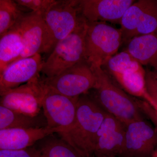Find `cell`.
<instances>
[{"mask_svg":"<svg viewBox=\"0 0 157 157\" xmlns=\"http://www.w3.org/2000/svg\"><path fill=\"white\" fill-rule=\"evenodd\" d=\"M107 112L88 94L79 96L76 119L67 132L57 134L83 157H93L98 132Z\"/></svg>","mask_w":157,"mask_h":157,"instance_id":"6da1fadb","label":"cell"},{"mask_svg":"<svg viewBox=\"0 0 157 157\" xmlns=\"http://www.w3.org/2000/svg\"><path fill=\"white\" fill-rule=\"evenodd\" d=\"M97 79L89 95L107 113L123 123L146 120L137 104V98L130 95L114 83L109 74L99 67H91Z\"/></svg>","mask_w":157,"mask_h":157,"instance_id":"7a4b0ae2","label":"cell"},{"mask_svg":"<svg viewBox=\"0 0 157 157\" xmlns=\"http://www.w3.org/2000/svg\"><path fill=\"white\" fill-rule=\"evenodd\" d=\"M87 21L81 16L75 29L59 42L46 61H43L42 72L46 77H52L85 60V40Z\"/></svg>","mask_w":157,"mask_h":157,"instance_id":"3957f363","label":"cell"},{"mask_svg":"<svg viewBox=\"0 0 157 157\" xmlns=\"http://www.w3.org/2000/svg\"><path fill=\"white\" fill-rule=\"evenodd\" d=\"M121 44L122 34L121 29L106 22L87 21L85 59L91 67H102L116 54Z\"/></svg>","mask_w":157,"mask_h":157,"instance_id":"277c9868","label":"cell"},{"mask_svg":"<svg viewBox=\"0 0 157 157\" xmlns=\"http://www.w3.org/2000/svg\"><path fill=\"white\" fill-rule=\"evenodd\" d=\"M81 16L79 1L55 0L44 16L47 31L45 53H51L75 29Z\"/></svg>","mask_w":157,"mask_h":157,"instance_id":"5b68a950","label":"cell"},{"mask_svg":"<svg viewBox=\"0 0 157 157\" xmlns=\"http://www.w3.org/2000/svg\"><path fill=\"white\" fill-rule=\"evenodd\" d=\"M48 89L71 98L86 94L94 88L97 79L90 66L84 60L52 77H42Z\"/></svg>","mask_w":157,"mask_h":157,"instance_id":"8992f818","label":"cell"},{"mask_svg":"<svg viewBox=\"0 0 157 157\" xmlns=\"http://www.w3.org/2000/svg\"><path fill=\"white\" fill-rule=\"evenodd\" d=\"M124 41L157 33V0H139L127 9L121 23Z\"/></svg>","mask_w":157,"mask_h":157,"instance_id":"52a82bcc","label":"cell"},{"mask_svg":"<svg viewBox=\"0 0 157 157\" xmlns=\"http://www.w3.org/2000/svg\"><path fill=\"white\" fill-rule=\"evenodd\" d=\"M48 88L39 77L1 96V106L26 115L35 116L42 111V103Z\"/></svg>","mask_w":157,"mask_h":157,"instance_id":"ba28073f","label":"cell"},{"mask_svg":"<svg viewBox=\"0 0 157 157\" xmlns=\"http://www.w3.org/2000/svg\"><path fill=\"white\" fill-rule=\"evenodd\" d=\"M79 97H67L48 88L42 103V111L47 121V127L58 129L60 132L59 133L69 130L76 119Z\"/></svg>","mask_w":157,"mask_h":157,"instance_id":"9c48e42d","label":"cell"},{"mask_svg":"<svg viewBox=\"0 0 157 157\" xmlns=\"http://www.w3.org/2000/svg\"><path fill=\"white\" fill-rule=\"evenodd\" d=\"M157 150V128L146 120L127 125L123 147L118 157H152Z\"/></svg>","mask_w":157,"mask_h":157,"instance_id":"30bf717a","label":"cell"},{"mask_svg":"<svg viewBox=\"0 0 157 157\" xmlns=\"http://www.w3.org/2000/svg\"><path fill=\"white\" fill-rule=\"evenodd\" d=\"M16 25L24 45L22 53L16 61L45 53L47 31L44 16L33 11L24 13Z\"/></svg>","mask_w":157,"mask_h":157,"instance_id":"8fae6325","label":"cell"},{"mask_svg":"<svg viewBox=\"0 0 157 157\" xmlns=\"http://www.w3.org/2000/svg\"><path fill=\"white\" fill-rule=\"evenodd\" d=\"M42 61L41 55L25 58L9 65L0 74V95L40 77Z\"/></svg>","mask_w":157,"mask_h":157,"instance_id":"7c38bea8","label":"cell"},{"mask_svg":"<svg viewBox=\"0 0 157 157\" xmlns=\"http://www.w3.org/2000/svg\"><path fill=\"white\" fill-rule=\"evenodd\" d=\"M126 128L107 113L98 132L93 157H118L123 147Z\"/></svg>","mask_w":157,"mask_h":157,"instance_id":"4fadbf2b","label":"cell"},{"mask_svg":"<svg viewBox=\"0 0 157 157\" xmlns=\"http://www.w3.org/2000/svg\"><path fill=\"white\" fill-rule=\"evenodd\" d=\"M134 0H80V14L89 22L121 24L125 11Z\"/></svg>","mask_w":157,"mask_h":157,"instance_id":"5bb4252c","label":"cell"},{"mask_svg":"<svg viewBox=\"0 0 157 157\" xmlns=\"http://www.w3.org/2000/svg\"><path fill=\"white\" fill-rule=\"evenodd\" d=\"M60 132L58 129L47 127L0 130V150H14L28 148L48 135Z\"/></svg>","mask_w":157,"mask_h":157,"instance_id":"9a60e30c","label":"cell"},{"mask_svg":"<svg viewBox=\"0 0 157 157\" xmlns=\"http://www.w3.org/2000/svg\"><path fill=\"white\" fill-rule=\"evenodd\" d=\"M125 50L142 66H150L157 72V33L134 37Z\"/></svg>","mask_w":157,"mask_h":157,"instance_id":"2e32d148","label":"cell"},{"mask_svg":"<svg viewBox=\"0 0 157 157\" xmlns=\"http://www.w3.org/2000/svg\"><path fill=\"white\" fill-rule=\"evenodd\" d=\"M47 125V121L42 110L38 115L32 116L0 105V130L37 128H45Z\"/></svg>","mask_w":157,"mask_h":157,"instance_id":"e0dca14e","label":"cell"},{"mask_svg":"<svg viewBox=\"0 0 157 157\" xmlns=\"http://www.w3.org/2000/svg\"><path fill=\"white\" fill-rule=\"evenodd\" d=\"M0 74L19 58L24 45L20 32L15 25L0 36Z\"/></svg>","mask_w":157,"mask_h":157,"instance_id":"ac0fdd59","label":"cell"},{"mask_svg":"<svg viewBox=\"0 0 157 157\" xmlns=\"http://www.w3.org/2000/svg\"><path fill=\"white\" fill-rule=\"evenodd\" d=\"M111 76L123 89L130 95L147 102L155 108L157 104L153 100L147 90L145 83V70L137 71L126 74L115 73Z\"/></svg>","mask_w":157,"mask_h":157,"instance_id":"d6986e66","label":"cell"},{"mask_svg":"<svg viewBox=\"0 0 157 157\" xmlns=\"http://www.w3.org/2000/svg\"><path fill=\"white\" fill-rule=\"evenodd\" d=\"M35 146L41 157H83L56 133L39 140Z\"/></svg>","mask_w":157,"mask_h":157,"instance_id":"ffe728a7","label":"cell"},{"mask_svg":"<svg viewBox=\"0 0 157 157\" xmlns=\"http://www.w3.org/2000/svg\"><path fill=\"white\" fill-rule=\"evenodd\" d=\"M104 67L106 68L103 70H107V73L109 75L115 73L126 74L144 70L137 59L126 50L110 58L102 67Z\"/></svg>","mask_w":157,"mask_h":157,"instance_id":"44dd1931","label":"cell"},{"mask_svg":"<svg viewBox=\"0 0 157 157\" xmlns=\"http://www.w3.org/2000/svg\"><path fill=\"white\" fill-rule=\"evenodd\" d=\"M24 12L12 0H0V36L17 24Z\"/></svg>","mask_w":157,"mask_h":157,"instance_id":"7402d4cb","label":"cell"},{"mask_svg":"<svg viewBox=\"0 0 157 157\" xmlns=\"http://www.w3.org/2000/svg\"><path fill=\"white\" fill-rule=\"evenodd\" d=\"M15 2L19 6L28 8L32 11L44 16L55 0H17Z\"/></svg>","mask_w":157,"mask_h":157,"instance_id":"603a6c76","label":"cell"},{"mask_svg":"<svg viewBox=\"0 0 157 157\" xmlns=\"http://www.w3.org/2000/svg\"><path fill=\"white\" fill-rule=\"evenodd\" d=\"M0 157H41L36 146L21 150H0Z\"/></svg>","mask_w":157,"mask_h":157,"instance_id":"cb8c5ba5","label":"cell"},{"mask_svg":"<svg viewBox=\"0 0 157 157\" xmlns=\"http://www.w3.org/2000/svg\"><path fill=\"white\" fill-rule=\"evenodd\" d=\"M145 70L147 90L157 105V72L148 68Z\"/></svg>","mask_w":157,"mask_h":157,"instance_id":"d4e9b609","label":"cell"},{"mask_svg":"<svg viewBox=\"0 0 157 157\" xmlns=\"http://www.w3.org/2000/svg\"><path fill=\"white\" fill-rule=\"evenodd\" d=\"M137 104L141 111L157 128V113L155 110L147 102L137 98Z\"/></svg>","mask_w":157,"mask_h":157,"instance_id":"484cf974","label":"cell"},{"mask_svg":"<svg viewBox=\"0 0 157 157\" xmlns=\"http://www.w3.org/2000/svg\"><path fill=\"white\" fill-rule=\"evenodd\" d=\"M152 157H157V150L155 151Z\"/></svg>","mask_w":157,"mask_h":157,"instance_id":"4316f807","label":"cell"},{"mask_svg":"<svg viewBox=\"0 0 157 157\" xmlns=\"http://www.w3.org/2000/svg\"><path fill=\"white\" fill-rule=\"evenodd\" d=\"M154 109H155V110L156 112L157 113V107H156V108H154Z\"/></svg>","mask_w":157,"mask_h":157,"instance_id":"83f0119b","label":"cell"}]
</instances>
